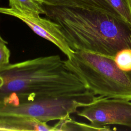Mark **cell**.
Listing matches in <instances>:
<instances>
[{"instance_id": "cell-8", "label": "cell", "mask_w": 131, "mask_h": 131, "mask_svg": "<svg viewBox=\"0 0 131 131\" xmlns=\"http://www.w3.org/2000/svg\"><path fill=\"white\" fill-rule=\"evenodd\" d=\"M40 3L52 6L95 8L121 17L107 0H37Z\"/></svg>"}, {"instance_id": "cell-11", "label": "cell", "mask_w": 131, "mask_h": 131, "mask_svg": "<svg viewBox=\"0 0 131 131\" xmlns=\"http://www.w3.org/2000/svg\"><path fill=\"white\" fill-rule=\"evenodd\" d=\"M114 60L121 70L131 72V49L124 48L119 50L115 55Z\"/></svg>"}, {"instance_id": "cell-2", "label": "cell", "mask_w": 131, "mask_h": 131, "mask_svg": "<svg viewBox=\"0 0 131 131\" xmlns=\"http://www.w3.org/2000/svg\"><path fill=\"white\" fill-rule=\"evenodd\" d=\"M43 5L46 17L56 23L70 48L114 59L124 48L131 49V27L121 17L95 8Z\"/></svg>"}, {"instance_id": "cell-7", "label": "cell", "mask_w": 131, "mask_h": 131, "mask_svg": "<svg viewBox=\"0 0 131 131\" xmlns=\"http://www.w3.org/2000/svg\"><path fill=\"white\" fill-rule=\"evenodd\" d=\"M55 131L47 122L25 117H0V131Z\"/></svg>"}, {"instance_id": "cell-13", "label": "cell", "mask_w": 131, "mask_h": 131, "mask_svg": "<svg viewBox=\"0 0 131 131\" xmlns=\"http://www.w3.org/2000/svg\"><path fill=\"white\" fill-rule=\"evenodd\" d=\"M0 41H6L5 39H4L0 35Z\"/></svg>"}, {"instance_id": "cell-6", "label": "cell", "mask_w": 131, "mask_h": 131, "mask_svg": "<svg viewBox=\"0 0 131 131\" xmlns=\"http://www.w3.org/2000/svg\"><path fill=\"white\" fill-rule=\"evenodd\" d=\"M0 13L18 18L26 24L35 34L51 42L67 56L70 57L74 51L69 46L59 26L47 17L19 9L0 7Z\"/></svg>"}, {"instance_id": "cell-14", "label": "cell", "mask_w": 131, "mask_h": 131, "mask_svg": "<svg viewBox=\"0 0 131 131\" xmlns=\"http://www.w3.org/2000/svg\"><path fill=\"white\" fill-rule=\"evenodd\" d=\"M129 5H130V9H131V0H129Z\"/></svg>"}, {"instance_id": "cell-5", "label": "cell", "mask_w": 131, "mask_h": 131, "mask_svg": "<svg viewBox=\"0 0 131 131\" xmlns=\"http://www.w3.org/2000/svg\"><path fill=\"white\" fill-rule=\"evenodd\" d=\"M130 101L98 96L77 114L95 125H119L131 128Z\"/></svg>"}, {"instance_id": "cell-10", "label": "cell", "mask_w": 131, "mask_h": 131, "mask_svg": "<svg viewBox=\"0 0 131 131\" xmlns=\"http://www.w3.org/2000/svg\"><path fill=\"white\" fill-rule=\"evenodd\" d=\"M121 17L131 27V9L129 0H107Z\"/></svg>"}, {"instance_id": "cell-12", "label": "cell", "mask_w": 131, "mask_h": 131, "mask_svg": "<svg viewBox=\"0 0 131 131\" xmlns=\"http://www.w3.org/2000/svg\"><path fill=\"white\" fill-rule=\"evenodd\" d=\"M7 41H0V72L10 63V51L7 46Z\"/></svg>"}, {"instance_id": "cell-3", "label": "cell", "mask_w": 131, "mask_h": 131, "mask_svg": "<svg viewBox=\"0 0 131 131\" xmlns=\"http://www.w3.org/2000/svg\"><path fill=\"white\" fill-rule=\"evenodd\" d=\"M64 62L95 95L131 101V72L119 69L113 59L91 51L75 50Z\"/></svg>"}, {"instance_id": "cell-4", "label": "cell", "mask_w": 131, "mask_h": 131, "mask_svg": "<svg viewBox=\"0 0 131 131\" xmlns=\"http://www.w3.org/2000/svg\"><path fill=\"white\" fill-rule=\"evenodd\" d=\"M97 96L91 91L77 95L36 99L13 104L0 103V117H25L48 122L60 120L77 112Z\"/></svg>"}, {"instance_id": "cell-1", "label": "cell", "mask_w": 131, "mask_h": 131, "mask_svg": "<svg viewBox=\"0 0 131 131\" xmlns=\"http://www.w3.org/2000/svg\"><path fill=\"white\" fill-rule=\"evenodd\" d=\"M59 55L9 63L0 72V103L77 95L90 92Z\"/></svg>"}, {"instance_id": "cell-9", "label": "cell", "mask_w": 131, "mask_h": 131, "mask_svg": "<svg viewBox=\"0 0 131 131\" xmlns=\"http://www.w3.org/2000/svg\"><path fill=\"white\" fill-rule=\"evenodd\" d=\"M9 7L37 14H45L42 4L37 0H9Z\"/></svg>"}]
</instances>
